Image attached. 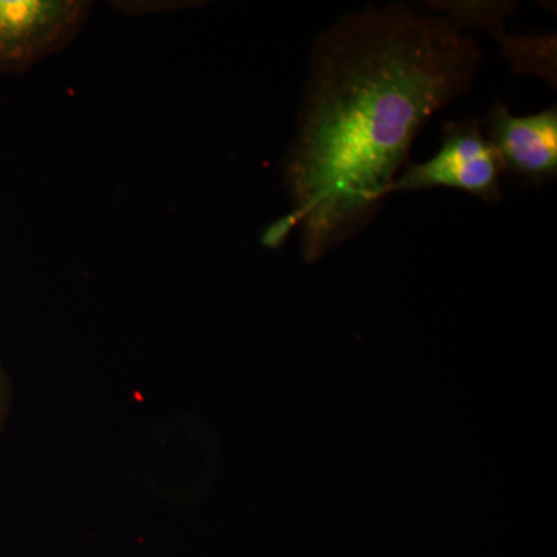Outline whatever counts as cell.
Instances as JSON below:
<instances>
[{
	"label": "cell",
	"instance_id": "6da1fadb",
	"mask_svg": "<svg viewBox=\"0 0 557 557\" xmlns=\"http://www.w3.org/2000/svg\"><path fill=\"white\" fill-rule=\"evenodd\" d=\"M482 51L448 16L364 7L322 32L282 174L309 262L379 215L429 119L467 95Z\"/></svg>",
	"mask_w": 557,
	"mask_h": 557
},
{
	"label": "cell",
	"instance_id": "7a4b0ae2",
	"mask_svg": "<svg viewBox=\"0 0 557 557\" xmlns=\"http://www.w3.org/2000/svg\"><path fill=\"white\" fill-rule=\"evenodd\" d=\"M504 164L491 145L482 121H448L443 124L442 146L432 159L409 164L392 186V193H421L435 188L461 190L498 203L504 200L500 177Z\"/></svg>",
	"mask_w": 557,
	"mask_h": 557
},
{
	"label": "cell",
	"instance_id": "3957f363",
	"mask_svg": "<svg viewBox=\"0 0 557 557\" xmlns=\"http://www.w3.org/2000/svg\"><path fill=\"white\" fill-rule=\"evenodd\" d=\"M91 10L86 0H0V75H22L67 49Z\"/></svg>",
	"mask_w": 557,
	"mask_h": 557
},
{
	"label": "cell",
	"instance_id": "277c9868",
	"mask_svg": "<svg viewBox=\"0 0 557 557\" xmlns=\"http://www.w3.org/2000/svg\"><path fill=\"white\" fill-rule=\"evenodd\" d=\"M486 137L500 157L504 171L528 185L541 186L557 177V108L533 115H512L496 102L487 115Z\"/></svg>",
	"mask_w": 557,
	"mask_h": 557
},
{
	"label": "cell",
	"instance_id": "5b68a950",
	"mask_svg": "<svg viewBox=\"0 0 557 557\" xmlns=\"http://www.w3.org/2000/svg\"><path fill=\"white\" fill-rule=\"evenodd\" d=\"M505 57L511 60L516 73H534L553 83L556 81V36H530L516 38L502 32H493Z\"/></svg>",
	"mask_w": 557,
	"mask_h": 557
},
{
	"label": "cell",
	"instance_id": "8992f818",
	"mask_svg": "<svg viewBox=\"0 0 557 557\" xmlns=\"http://www.w3.org/2000/svg\"><path fill=\"white\" fill-rule=\"evenodd\" d=\"M431 9L445 11V16L456 22L458 27L465 25H479V27L494 28L500 27L505 20L516 10L518 3L515 2H461V3H432Z\"/></svg>",
	"mask_w": 557,
	"mask_h": 557
},
{
	"label": "cell",
	"instance_id": "52a82bcc",
	"mask_svg": "<svg viewBox=\"0 0 557 557\" xmlns=\"http://www.w3.org/2000/svg\"><path fill=\"white\" fill-rule=\"evenodd\" d=\"M10 399V381L5 369H3L2 359H0V432H2L3 424H5L7 416H9Z\"/></svg>",
	"mask_w": 557,
	"mask_h": 557
}]
</instances>
